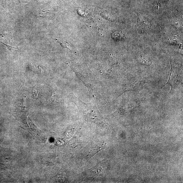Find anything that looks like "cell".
I'll return each mask as SVG.
<instances>
[{"label":"cell","instance_id":"obj_1","mask_svg":"<svg viewBox=\"0 0 183 183\" xmlns=\"http://www.w3.org/2000/svg\"><path fill=\"white\" fill-rule=\"evenodd\" d=\"M151 20L146 15H138L137 25V29L141 33H145L149 31L151 26Z\"/></svg>","mask_w":183,"mask_h":183},{"label":"cell","instance_id":"obj_2","mask_svg":"<svg viewBox=\"0 0 183 183\" xmlns=\"http://www.w3.org/2000/svg\"><path fill=\"white\" fill-rule=\"evenodd\" d=\"M182 73L179 70L172 67L171 72L168 82L167 83L171 85L172 90L178 85L181 79Z\"/></svg>","mask_w":183,"mask_h":183},{"label":"cell","instance_id":"obj_3","mask_svg":"<svg viewBox=\"0 0 183 183\" xmlns=\"http://www.w3.org/2000/svg\"><path fill=\"white\" fill-rule=\"evenodd\" d=\"M112 38L116 41H122L124 40L125 36L124 34L121 31H116L111 33Z\"/></svg>","mask_w":183,"mask_h":183},{"label":"cell","instance_id":"obj_4","mask_svg":"<svg viewBox=\"0 0 183 183\" xmlns=\"http://www.w3.org/2000/svg\"><path fill=\"white\" fill-rule=\"evenodd\" d=\"M144 84V82L142 81L141 82H136L133 83V85L130 86L129 89L130 91H138L142 87Z\"/></svg>","mask_w":183,"mask_h":183},{"label":"cell","instance_id":"obj_5","mask_svg":"<svg viewBox=\"0 0 183 183\" xmlns=\"http://www.w3.org/2000/svg\"><path fill=\"white\" fill-rule=\"evenodd\" d=\"M57 41H58V43L61 44V45L63 47L67 48L70 49V46L69 45V44H68L67 43L61 40H58Z\"/></svg>","mask_w":183,"mask_h":183},{"label":"cell","instance_id":"obj_6","mask_svg":"<svg viewBox=\"0 0 183 183\" xmlns=\"http://www.w3.org/2000/svg\"><path fill=\"white\" fill-rule=\"evenodd\" d=\"M26 98H25V99H23V106H22V112H25L26 111V108L25 107V100H26Z\"/></svg>","mask_w":183,"mask_h":183}]
</instances>
